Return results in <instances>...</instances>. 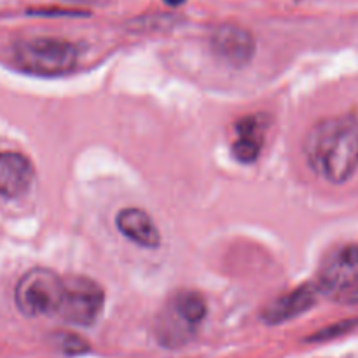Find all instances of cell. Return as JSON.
<instances>
[{"label":"cell","instance_id":"obj_1","mask_svg":"<svg viewBox=\"0 0 358 358\" xmlns=\"http://www.w3.org/2000/svg\"><path fill=\"white\" fill-rule=\"evenodd\" d=\"M311 170L329 184H345L358 168V119L353 114L318 121L304 140Z\"/></svg>","mask_w":358,"mask_h":358},{"label":"cell","instance_id":"obj_8","mask_svg":"<svg viewBox=\"0 0 358 358\" xmlns=\"http://www.w3.org/2000/svg\"><path fill=\"white\" fill-rule=\"evenodd\" d=\"M34 178V164L24 154L13 150L0 152V198H21L31 187Z\"/></svg>","mask_w":358,"mask_h":358},{"label":"cell","instance_id":"obj_3","mask_svg":"<svg viewBox=\"0 0 358 358\" xmlns=\"http://www.w3.org/2000/svg\"><path fill=\"white\" fill-rule=\"evenodd\" d=\"M65 280L48 268H34L24 273L14 289L16 306L24 317H51L62 310Z\"/></svg>","mask_w":358,"mask_h":358},{"label":"cell","instance_id":"obj_10","mask_svg":"<svg viewBox=\"0 0 358 358\" xmlns=\"http://www.w3.org/2000/svg\"><path fill=\"white\" fill-rule=\"evenodd\" d=\"M115 226L122 236L143 248H157L161 245V233L152 217L142 208H124L115 217Z\"/></svg>","mask_w":358,"mask_h":358},{"label":"cell","instance_id":"obj_7","mask_svg":"<svg viewBox=\"0 0 358 358\" xmlns=\"http://www.w3.org/2000/svg\"><path fill=\"white\" fill-rule=\"evenodd\" d=\"M318 294H320V289L315 283L297 287L292 292H287L285 296L276 297L271 303L266 304L261 313L262 322L269 325H278L294 320L313 308L318 299Z\"/></svg>","mask_w":358,"mask_h":358},{"label":"cell","instance_id":"obj_4","mask_svg":"<svg viewBox=\"0 0 358 358\" xmlns=\"http://www.w3.org/2000/svg\"><path fill=\"white\" fill-rule=\"evenodd\" d=\"M105 306V290L87 276H70L65 280V297L58 317L79 327H90Z\"/></svg>","mask_w":358,"mask_h":358},{"label":"cell","instance_id":"obj_16","mask_svg":"<svg viewBox=\"0 0 358 358\" xmlns=\"http://www.w3.org/2000/svg\"><path fill=\"white\" fill-rule=\"evenodd\" d=\"M346 303L350 304H358V289L353 290L348 297H346Z\"/></svg>","mask_w":358,"mask_h":358},{"label":"cell","instance_id":"obj_11","mask_svg":"<svg viewBox=\"0 0 358 358\" xmlns=\"http://www.w3.org/2000/svg\"><path fill=\"white\" fill-rule=\"evenodd\" d=\"M170 308L182 322H185L191 327H196V325L201 324L206 318V313H208V304H206L205 296L198 290H178L175 292V296L171 297Z\"/></svg>","mask_w":358,"mask_h":358},{"label":"cell","instance_id":"obj_17","mask_svg":"<svg viewBox=\"0 0 358 358\" xmlns=\"http://www.w3.org/2000/svg\"><path fill=\"white\" fill-rule=\"evenodd\" d=\"M164 2H166L168 6L177 7V6H180V3H184V0H164Z\"/></svg>","mask_w":358,"mask_h":358},{"label":"cell","instance_id":"obj_15","mask_svg":"<svg viewBox=\"0 0 358 358\" xmlns=\"http://www.w3.org/2000/svg\"><path fill=\"white\" fill-rule=\"evenodd\" d=\"M62 2L77 3V6H105L108 0H62Z\"/></svg>","mask_w":358,"mask_h":358},{"label":"cell","instance_id":"obj_2","mask_svg":"<svg viewBox=\"0 0 358 358\" xmlns=\"http://www.w3.org/2000/svg\"><path fill=\"white\" fill-rule=\"evenodd\" d=\"M79 45L65 38L31 37L13 45V59L23 72L35 77H62L79 63Z\"/></svg>","mask_w":358,"mask_h":358},{"label":"cell","instance_id":"obj_13","mask_svg":"<svg viewBox=\"0 0 358 358\" xmlns=\"http://www.w3.org/2000/svg\"><path fill=\"white\" fill-rule=\"evenodd\" d=\"M55 346L63 353V355L69 357H77L84 355V353L90 352V343L86 341L80 336L73 334V332H58L55 336Z\"/></svg>","mask_w":358,"mask_h":358},{"label":"cell","instance_id":"obj_14","mask_svg":"<svg viewBox=\"0 0 358 358\" xmlns=\"http://www.w3.org/2000/svg\"><path fill=\"white\" fill-rule=\"evenodd\" d=\"M358 327V318H348V320H341L336 322V324L327 325L322 331L315 332L313 336L306 339L308 343H325V341H332V339H338L341 336L350 334L352 331H355Z\"/></svg>","mask_w":358,"mask_h":358},{"label":"cell","instance_id":"obj_9","mask_svg":"<svg viewBox=\"0 0 358 358\" xmlns=\"http://www.w3.org/2000/svg\"><path fill=\"white\" fill-rule=\"evenodd\" d=\"M233 154L240 163L252 164L259 159L264 147L266 122L262 115H245L234 122Z\"/></svg>","mask_w":358,"mask_h":358},{"label":"cell","instance_id":"obj_12","mask_svg":"<svg viewBox=\"0 0 358 358\" xmlns=\"http://www.w3.org/2000/svg\"><path fill=\"white\" fill-rule=\"evenodd\" d=\"M157 339L163 346H168V348H178V346L185 345L189 339L194 334V327L187 325L185 322H182L173 311L168 308L164 311L163 317H159L157 320Z\"/></svg>","mask_w":358,"mask_h":358},{"label":"cell","instance_id":"obj_5","mask_svg":"<svg viewBox=\"0 0 358 358\" xmlns=\"http://www.w3.org/2000/svg\"><path fill=\"white\" fill-rule=\"evenodd\" d=\"M358 283V245H345L324 259L318 271L320 292L336 294L353 289Z\"/></svg>","mask_w":358,"mask_h":358},{"label":"cell","instance_id":"obj_6","mask_svg":"<svg viewBox=\"0 0 358 358\" xmlns=\"http://www.w3.org/2000/svg\"><path fill=\"white\" fill-rule=\"evenodd\" d=\"M212 49L217 58L229 66L243 69L255 55V38L247 28L226 23L217 27L212 34Z\"/></svg>","mask_w":358,"mask_h":358}]
</instances>
